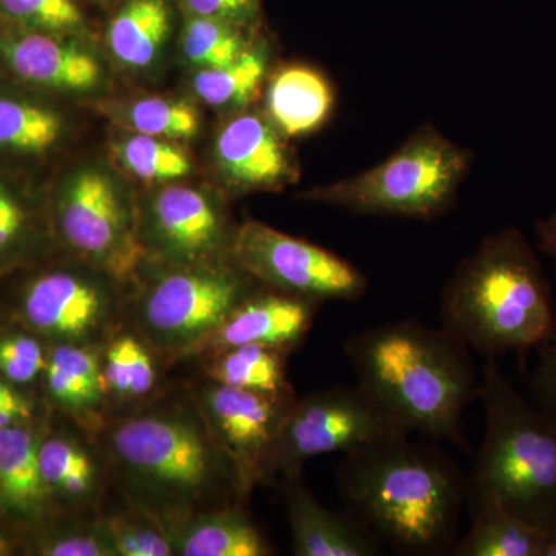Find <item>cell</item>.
Segmentation results:
<instances>
[{
    "mask_svg": "<svg viewBox=\"0 0 556 556\" xmlns=\"http://www.w3.org/2000/svg\"><path fill=\"white\" fill-rule=\"evenodd\" d=\"M396 416L362 386H339L295 399L270 456L266 479L299 477L306 460L409 437Z\"/></svg>",
    "mask_w": 556,
    "mask_h": 556,
    "instance_id": "8",
    "label": "cell"
},
{
    "mask_svg": "<svg viewBox=\"0 0 556 556\" xmlns=\"http://www.w3.org/2000/svg\"><path fill=\"white\" fill-rule=\"evenodd\" d=\"M124 123L134 134L161 139H188L200 130V116L188 101L170 98H144L124 110Z\"/></svg>",
    "mask_w": 556,
    "mask_h": 556,
    "instance_id": "31",
    "label": "cell"
},
{
    "mask_svg": "<svg viewBox=\"0 0 556 556\" xmlns=\"http://www.w3.org/2000/svg\"><path fill=\"white\" fill-rule=\"evenodd\" d=\"M113 460L144 504L167 522L208 493L241 497L232 464L199 407L159 409L121 420L109 438Z\"/></svg>",
    "mask_w": 556,
    "mask_h": 556,
    "instance_id": "5",
    "label": "cell"
},
{
    "mask_svg": "<svg viewBox=\"0 0 556 556\" xmlns=\"http://www.w3.org/2000/svg\"><path fill=\"white\" fill-rule=\"evenodd\" d=\"M101 526L116 556L175 555L166 525L148 510L113 515Z\"/></svg>",
    "mask_w": 556,
    "mask_h": 556,
    "instance_id": "32",
    "label": "cell"
},
{
    "mask_svg": "<svg viewBox=\"0 0 556 556\" xmlns=\"http://www.w3.org/2000/svg\"><path fill=\"white\" fill-rule=\"evenodd\" d=\"M0 11L31 30L72 33L83 28V13L75 0H0Z\"/></svg>",
    "mask_w": 556,
    "mask_h": 556,
    "instance_id": "33",
    "label": "cell"
},
{
    "mask_svg": "<svg viewBox=\"0 0 556 556\" xmlns=\"http://www.w3.org/2000/svg\"><path fill=\"white\" fill-rule=\"evenodd\" d=\"M22 311L36 331L60 343L93 346L112 324L115 298L97 277L54 270L30 283Z\"/></svg>",
    "mask_w": 556,
    "mask_h": 556,
    "instance_id": "12",
    "label": "cell"
},
{
    "mask_svg": "<svg viewBox=\"0 0 556 556\" xmlns=\"http://www.w3.org/2000/svg\"><path fill=\"white\" fill-rule=\"evenodd\" d=\"M268 65V49L262 42H252L239 60L225 67L200 70L193 78V89L214 108L248 109L257 100Z\"/></svg>",
    "mask_w": 556,
    "mask_h": 556,
    "instance_id": "26",
    "label": "cell"
},
{
    "mask_svg": "<svg viewBox=\"0 0 556 556\" xmlns=\"http://www.w3.org/2000/svg\"><path fill=\"white\" fill-rule=\"evenodd\" d=\"M43 375L50 397L61 408L86 422L100 417L109 391L102 376L101 356L93 346L58 343L47 358Z\"/></svg>",
    "mask_w": 556,
    "mask_h": 556,
    "instance_id": "20",
    "label": "cell"
},
{
    "mask_svg": "<svg viewBox=\"0 0 556 556\" xmlns=\"http://www.w3.org/2000/svg\"><path fill=\"white\" fill-rule=\"evenodd\" d=\"M116 159L142 182H172L192 169L188 153L167 139L131 134L115 146Z\"/></svg>",
    "mask_w": 556,
    "mask_h": 556,
    "instance_id": "29",
    "label": "cell"
},
{
    "mask_svg": "<svg viewBox=\"0 0 556 556\" xmlns=\"http://www.w3.org/2000/svg\"><path fill=\"white\" fill-rule=\"evenodd\" d=\"M357 383L409 431L464 445V412L478 397L470 348L447 329L404 320L346 340Z\"/></svg>",
    "mask_w": 556,
    "mask_h": 556,
    "instance_id": "2",
    "label": "cell"
},
{
    "mask_svg": "<svg viewBox=\"0 0 556 556\" xmlns=\"http://www.w3.org/2000/svg\"><path fill=\"white\" fill-rule=\"evenodd\" d=\"M295 399V394L273 396L212 380L199 391L197 407L232 464L243 500L266 481L270 456Z\"/></svg>",
    "mask_w": 556,
    "mask_h": 556,
    "instance_id": "11",
    "label": "cell"
},
{
    "mask_svg": "<svg viewBox=\"0 0 556 556\" xmlns=\"http://www.w3.org/2000/svg\"><path fill=\"white\" fill-rule=\"evenodd\" d=\"M260 287L233 260L177 265L142 292L138 328L161 353L199 354L208 336Z\"/></svg>",
    "mask_w": 556,
    "mask_h": 556,
    "instance_id": "7",
    "label": "cell"
},
{
    "mask_svg": "<svg viewBox=\"0 0 556 556\" xmlns=\"http://www.w3.org/2000/svg\"><path fill=\"white\" fill-rule=\"evenodd\" d=\"M11 543L9 538L0 533V556H7L11 554Z\"/></svg>",
    "mask_w": 556,
    "mask_h": 556,
    "instance_id": "42",
    "label": "cell"
},
{
    "mask_svg": "<svg viewBox=\"0 0 556 556\" xmlns=\"http://www.w3.org/2000/svg\"><path fill=\"white\" fill-rule=\"evenodd\" d=\"M288 351L262 345H241L211 353L208 380L240 390L273 396H292L287 378Z\"/></svg>",
    "mask_w": 556,
    "mask_h": 556,
    "instance_id": "24",
    "label": "cell"
},
{
    "mask_svg": "<svg viewBox=\"0 0 556 556\" xmlns=\"http://www.w3.org/2000/svg\"><path fill=\"white\" fill-rule=\"evenodd\" d=\"M170 31L167 0H129L109 25L113 56L130 68H148L159 60Z\"/></svg>",
    "mask_w": 556,
    "mask_h": 556,
    "instance_id": "22",
    "label": "cell"
},
{
    "mask_svg": "<svg viewBox=\"0 0 556 556\" xmlns=\"http://www.w3.org/2000/svg\"><path fill=\"white\" fill-rule=\"evenodd\" d=\"M541 556H556V530L548 532Z\"/></svg>",
    "mask_w": 556,
    "mask_h": 556,
    "instance_id": "41",
    "label": "cell"
},
{
    "mask_svg": "<svg viewBox=\"0 0 556 556\" xmlns=\"http://www.w3.org/2000/svg\"><path fill=\"white\" fill-rule=\"evenodd\" d=\"M3 412H17L28 417L33 415L30 401L22 396L20 391L11 386L10 380L2 376L0 378V413Z\"/></svg>",
    "mask_w": 556,
    "mask_h": 556,
    "instance_id": "39",
    "label": "cell"
},
{
    "mask_svg": "<svg viewBox=\"0 0 556 556\" xmlns=\"http://www.w3.org/2000/svg\"><path fill=\"white\" fill-rule=\"evenodd\" d=\"M101 368L109 394L119 399L148 396L159 379L149 348L131 334H119L104 346Z\"/></svg>",
    "mask_w": 556,
    "mask_h": 556,
    "instance_id": "27",
    "label": "cell"
},
{
    "mask_svg": "<svg viewBox=\"0 0 556 556\" xmlns=\"http://www.w3.org/2000/svg\"><path fill=\"white\" fill-rule=\"evenodd\" d=\"M243 28L228 21L193 16L182 36V53L201 70L225 67L252 46Z\"/></svg>",
    "mask_w": 556,
    "mask_h": 556,
    "instance_id": "30",
    "label": "cell"
},
{
    "mask_svg": "<svg viewBox=\"0 0 556 556\" xmlns=\"http://www.w3.org/2000/svg\"><path fill=\"white\" fill-rule=\"evenodd\" d=\"M47 358L38 340L16 334L0 339V375L11 383H28L46 369Z\"/></svg>",
    "mask_w": 556,
    "mask_h": 556,
    "instance_id": "34",
    "label": "cell"
},
{
    "mask_svg": "<svg viewBox=\"0 0 556 556\" xmlns=\"http://www.w3.org/2000/svg\"><path fill=\"white\" fill-rule=\"evenodd\" d=\"M485 433L467 482L468 510L497 503L538 529L556 530V428L486 358L478 387Z\"/></svg>",
    "mask_w": 556,
    "mask_h": 556,
    "instance_id": "4",
    "label": "cell"
},
{
    "mask_svg": "<svg viewBox=\"0 0 556 556\" xmlns=\"http://www.w3.org/2000/svg\"><path fill=\"white\" fill-rule=\"evenodd\" d=\"M40 473L49 493L87 506L101 489V475L90 450L75 439L53 437L40 442Z\"/></svg>",
    "mask_w": 556,
    "mask_h": 556,
    "instance_id": "25",
    "label": "cell"
},
{
    "mask_svg": "<svg viewBox=\"0 0 556 556\" xmlns=\"http://www.w3.org/2000/svg\"><path fill=\"white\" fill-rule=\"evenodd\" d=\"M334 104L331 84L309 65L277 70L266 89V116L285 138L305 137L320 129Z\"/></svg>",
    "mask_w": 556,
    "mask_h": 556,
    "instance_id": "19",
    "label": "cell"
},
{
    "mask_svg": "<svg viewBox=\"0 0 556 556\" xmlns=\"http://www.w3.org/2000/svg\"><path fill=\"white\" fill-rule=\"evenodd\" d=\"M230 257L262 287L318 303L357 302L368 288L367 277L353 263L260 222L236 229Z\"/></svg>",
    "mask_w": 556,
    "mask_h": 556,
    "instance_id": "9",
    "label": "cell"
},
{
    "mask_svg": "<svg viewBox=\"0 0 556 556\" xmlns=\"http://www.w3.org/2000/svg\"><path fill=\"white\" fill-rule=\"evenodd\" d=\"M320 303L260 287L206 339L199 354L262 345L291 353L305 340Z\"/></svg>",
    "mask_w": 556,
    "mask_h": 556,
    "instance_id": "15",
    "label": "cell"
},
{
    "mask_svg": "<svg viewBox=\"0 0 556 556\" xmlns=\"http://www.w3.org/2000/svg\"><path fill=\"white\" fill-rule=\"evenodd\" d=\"M470 530L456 541V556H541L546 530L529 525L497 503L470 508Z\"/></svg>",
    "mask_w": 556,
    "mask_h": 556,
    "instance_id": "21",
    "label": "cell"
},
{
    "mask_svg": "<svg viewBox=\"0 0 556 556\" xmlns=\"http://www.w3.org/2000/svg\"><path fill=\"white\" fill-rule=\"evenodd\" d=\"M40 441L28 428L0 430V497L21 515H36L49 495L39 464Z\"/></svg>",
    "mask_w": 556,
    "mask_h": 556,
    "instance_id": "23",
    "label": "cell"
},
{
    "mask_svg": "<svg viewBox=\"0 0 556 556\" xmlns=\"http://www.w3.org/2000/svg\"><path fill=\"white\" fill-rule=\"evenodd\" d=\"M25 214L21 204L0 189V251L10 248L24 230Z\"/></svg>",
    "mask_w": 556,
    "mask_h": 556,
    "instance_id": "38",
    "label": "cell"
},
{
    "mask_svg": "<svg viewBox=\"0 0 556 556\" xmlns=\"http://www.w3.org/2000/svg\"><path fill=\"white\" fill-rule=\"evenodd\" d=\"M442 328L486 358L526 356L556 327L551 281L517 228L501 230L460 262L442 294Z\"/></svg>",
    "mask_w": 556,
    "mask_h": 556,
    "instance_id": "3",
    "label": "cell"
},
{
    "mask_svg": "<svg viewBox=\"0 0 556 556\" xmlns=\"http://www.w3.org/2000/svg\"><path fill=\"white\" fill-rule=\"evenodd\" d=\"M281 500L298 556H378L380 540L354 515L329 510L299 477H283Z\"/></svg>",
    "mask_w": 556,
    "mask_h": 556,
    "instance_id": "16",
    "label": "cell"
},
{
    "mask_svg": "<svg viewBox=\"0 0 556 556\" xmlns=\"http://www.w3.org/2000/svg\"><path fill=\"white\" fill-rule=\"evenodd\" d=\"M58 225L65 243L108 276L124 280L137 269L144 251L137 223L104 172L87 167L65 182Z\"/></svg>",
    "mask_w": 556,
    "mask_h": 556,
    "instance_id": "10",
    "label": "cell"
},
{
    "mask_svg": "<svg viewBox=\"0 0 556 556\" xmlns=\"http://www.w3.org/2000/svg\"><path fill=\"white\" fill-rule=\"evenodd\" d=\"M338 482L354 517L397 551L439 555L455 547L467 482L441 450L408 437L365 445L345 453Z\"/></svg>",
    "mask_w": 556,
    "mask_h": 556,
    "instance_id": "1",
    "label": "cell"
},
{
    "mask_svg": "<svg viewBox=\"0 0 556 556\" xmlns=\"http://www.w3.org/2000/svg\"><path fill=\"white\" fill-rule=\"evenodd\" d=\"M181 556H269L276 554L268 538L236 504L164 522Z\"/></svg>",
    "mask_w": 556,
    "mask_h": 556,
    "instance_id": "18",
    "label": "cell"
},
{
    "mask_svg": "<svg viewBox=\"0 0 556 556\" xmlns=\"http://www.w3.org/2000/svg\"><path fill=\"white\" fill-rule=\"evenodd\" d=\"M193 16L214 17L248 27L258 13V0H182Z\"/></svg>",
    "mask_w": 556,
    "mask_h": 556,
    "instance_id": "37",
    "label": "cell"
},
{
    "mask_svg": "<svg viewBox=\"0 0 556 556\" xmlns=\"http://www.w3.org/2000/svg\"><path fill=\"white\" fill-rule=\"evenodd\" d=\"M535 371L530 378L533 404L556 428V327L540 346Z\"/></svg>",
    "mask_w": 556,
    "mask_h": 556,
    "instance_id": "36",
    "label": "cell"
},
{
    "mask_svg": "<svg viewBox=\"0 0 556 556\" xmlns=\"http://www.w3.org/2000/svg\"><path fill=\"white\" fill-rule=\"evenodd\" d=\"M233 232L222 207L199 189L167 186L152 201L153 244L175 266L219 262L222 252L230 255Z\"/></svg>",
    "mask_w": 556,
    "mask_h": 556,
    "instance_id": "13",
    "label": "cell"
},
{
    "mask_svg": "<svg viewBox=\"0 0 556 556\" xmlns=\"http://www.w3.org/2000/svg\"><path fill=\"white\" fill-rule=\"evenodd\" d=\"M538 248L556 262V211L536 225Z\"/></svg>",
    "mask_w": 556,
    "mask_h": 556,
    "instance_id": "40",
    "label": "cell"
},
{
    "mask_svg": "<svg viewBox=\"0 0 556 556\" xmlns=\"http://www.w3.org/2000/svg\"><path fill=\"white\" fill-rule=\"evenodd\" d=\"M0 54L21 79L47 89L87 91L101 83L100 62L54 33H5L0 36Z\"/></svg>",
    "mask_w": 556,
    "mask_h": 556,
    "instance_id": "17",
    "label": "cell"
},
{
    "mask_svg": "<svg viewBox=\"0 0 556 556\" xmlns=\"http://www.w3.org/2000/svg\"><path fill=\"white\" fill-rule=\"evenodd\" d=\"M64 131L53 110L0 97V149L40 153L53 148Z\"/></svg>",
    "mask_w": 556,
    "mask_h": 556,
    "instance_id": "28",
    "label": "cell"
},
{
    "mask_svg": "<svg viewBox=\"0 0 556 556\" xmlns=\"http://www.w3.org/2000/svg\"><path fill=\"white\" fill-rule=\"evenodd\" d=\"M471 153L422 126L378 166L305 193L303 199L358 215L434 219L455 204Z\"/></svg>",
    "mask_w": 556,
    "mask_h": 556,
    "instance_id": "6",
    "label": "cell"
},
{
    "mask_svg": "<svg viewBox=\"0 0 556 556\" xmlns=\"http://www.w3.org/2000/svg\"><path fill=\"white\" fill-rule=\"evenodd\" d=\"M215 160L228 186L237 192L285 188L298 178L287 141L266 113L241 110L219 130Z\"/></svg>",
    "mask_w": 556,
    "mask_h": 556,
    "instance_id": "14",
    "label": "cell"
},
{
    "mask_svg": "<svg viewBox=\"0 0 556 556\" xmlns=\"http://www.w3.org/2000/svg\"><path fill=\"white\" fill-rule=\"evenodd\" d=\"M46 556H116L101 522L83 525L51 536L40 546Z\"/></svg>",
    "mask_w": 556,
    "mask_h": 556,
    "instance_id": "35",
    "label": "cell"
}]
</instances>
